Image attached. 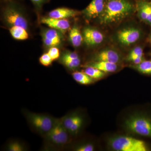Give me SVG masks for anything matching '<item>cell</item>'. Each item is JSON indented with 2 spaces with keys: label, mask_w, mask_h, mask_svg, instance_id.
<instances>
[{
  "label": "cell",
  "mask_w": 151,
  "mask_h": 151,
  "mask_svg": "<svg viewBox=\"0 0 151 151\" xmlns=\"http://www.w3.org/2000/svg\"><path fill=\"white\" fill-rule=\"evenodd\" d=\"M133 10L132 4L127 0H107L100 15V23L108 24L120 21L129 15Z\"/></svg>",
  "instance_id": "cell-1"
},
{
  "label": "cell",
  "mask_w": 151,
  "mask_h": 151,
  "mask_svg": "<svg viewBox=\"0 0 151 151\" xmlns=\"http://www.w3.org/2000/svg\"><path fill=\"white\" fill-rule=\"evenodd\" d=\"M45 150H63L69 145L72 137L63 125L60 119H57L52 129L43 137Z\"/></svg>",
  "instance_id": "cell-2"
},
{
  "label": "cell",
  "mask_w": 151,
  "mask_h": 151,
  "mask_svg": "<svg viewBox=\"0 0 151 151\" xmlns=\"http://www.w3.org/2000/svg\"><path fill=\"white\" fill-rule=\"evenodd\" d=\"M22 113L33 132L43 138L52 129L57 119L48 114L34 113L26 109Z\"/></svg>",
  "instance_id": "cell-3"
},
{
  "label": "cell",
  "mask_w": 151,
  "mask_h": 151,
  "mask_svg": "<svg viewBox=\"0 0 151 151\" xmlns=\"http://www.w3.org/2000/svg\"><path fill=\"white\" fill-rule=\"evenodd\" d=\"M3 21L10 27L19 26L26 29L28 22L21 7L14 0H7L2 11Z\"/></svg>",
  "instance_id": "cell-4"
},
{
  "label": "cell",
  "mask_w": 151,
  "mask_h": 151,
  "mask_svg": "<svg viewBox=\"0 0 151 151\" xmlns=\"http://www.w3.org/2000/svg\"><path fill=\"white\" fill-rule=\"evenodd\" d=\"M128 132L142 137L151 138V119L142 114H135L127 118L124 123Z\"/></svg>",
  "instance_id": "cell-5"
},
{
  "label": "cell",
  "mask_w": 151,
  "mask_h": 151,
  "mask_svg": "<svg viewBox=\"0 0 151 151\" xmlns=\"http://www.w3.org/2000/svg\"><path fill=\"white\" fill-rule=\"evenodd\" d=\"M108 144L111 149L117 151H147L149 150L144 141L128 136L111 138Z\"/></svg>",
  "instance_id": "cell-6"
},
{
  "label": "cell",
  "mask_w": 151,
  "mask_h": 151,
  "mask_svg": "<svg viewBox=\"0 0 151 151\" xmlns=\"http://www.w3.org/2000/svg\"><path fill=\"white\" fill-rule=\"evenodd\" d=\"M60 119L63 125L72 137L79 134L84 124V118L77 112L68 113Z\"/></svg>",
  "instance_id": "cell-7"
},
{
  "label": "cell",
  "mask_w": 151,
  "mask_h": 151,
  "mask_svg": "<svg viewBox=\"0 0 151 151\" xmlns=\"http://www.w3.org/2000/svg\"><path fill=\"white\" fill-rule=\"evenodd\" d=\"M141 32L134 27L124 29L118 33L117 38L120 43L126 45L135 43L140 38Z\"/></svg>",
  "instance_id": "cell-8"
},
{
  "label": "cell",
  "mask_w": 151,
  "mask_h": 151,
  "mask_svg": "<svg viewBox=\"0 0 151 151\" xmlns=\"http://www.w3.org/2000/svg\"><path fill=\"white\" fill-rule=\"evenodd\" d=\"M42 36L44 44L50 48L59 46L63 39L62 32L52 28L45 30Z\"/></svg>",
  "instance_id": "cell-9"
},
{
  "label": "cell",
  "mask_w": 151,
  "mask_h": 151,
  "mask_svg": "<svg viewBox=\"0 0 151 151\" xmlns=\"http://www.w3.org/2000/svg\"><path fill=\"white\" fill-rule=\"evenodd\" d=\"M105 4V0H92L82 12L86 18H94L103 13Z\"/></svg>",
  "instance_id": "cell-10"
},
{
  "label": "cell",
  "mask_w": 151,
  "mask_h": 151,
  "mask_svg": "<svg viewBox=\"0 0 151 151\" xmlns=\"http://www.w3.org/2000/svg\"><path fill=\"white\" fill-rule=\"evenodd\" d=\"M83 40L89 46L97 45L103 42L104 36L99 31L91 27H86L83 31Z\"/></svg>",
  "instance_id": "cell-11"
},
{
  "label": "cell",
  "mask_w": 151,
  "mask_h": 151,
  "mask_svg": "<svg viewBox=\"0 0 151 151\" xmlns=\"http://www.w3.org/2000/svg\"><path fill=\"white\" fill-rule=\"evenodd\" d=\"M40 22L41 23L48 26L49 27L57 30L62 33L65 32L70 27V23L66 19L45 17L42 18Z\"/></svg>",
  "instance_id": "cell-12"
},
{
  "label": "cell",
  "mask_w": 151,
  "mask_h": 151,
  "mask_svg": "<svg viewBox=\"0 0 151 151\" xmlns=\"http://www.w3.org/2000/svg\"><path fill=\"white\" fill-rule=\"evenodd\" d=\"M121 60V55L117 52L113 50L106 49L95 55L94 61H105L117 64Z\"/></svg>",
  "instance_id": "cell-13"
},
{
  "label": "cell",
  "mask_w": 151,
  "mask_h": 151,
  "mask_svg": "<svg viewBox=\"0 0 151 151\" xmlns=\"http://www.w3.org/2000/svg\"><path fill=\"white\" fill-rule=\"evenodd\" d=\"M137 9L138 17L141 20L151 26V2H139Z\"/></svg>",
  "instance_id": "cell-14"
},
{
  "label": "cell",
  "mask_w": 151,
  "mask_h": 151,
  "mask_svg": "<svg viewBox=\"0 0 151 151\" xmlns=\"http://www.w3.org/2000/svg\"><path fill=\"white\" fill-rule=\"evenodd\" d=\"M78 14L76 11L66 8H59L50 12L49 17L53 18L66 19L73 17Z\"/></svg>",
  "instance_id": "cell-15"
},
{
  "label": "cell",
  "mask_w": 151,
  "mask_h": 151,
  "mask_svg": "<svg viewBox=\"0 0 151 151\" xmlns=\"http://www.w3.org/2000/svg\"><path fill=\"white\" fill-rule=\"evenodd\" d=\"M85 66L96 68L105 73L115 72L118 68L117 63L105 61H93L86 64Z\"/></svg>",
  "instance_id": "cell-16"
},
{
  "label": "cell",
  "mask_w": 151,
  "mask_h": 151,
  "mask_svg": "<svg viewBox=\"0 0 151 151\" xmlns=\"http://www.w3.org/2000/svg\"><path fill=\"white\" fill-rule=\"evenodd\" d=\"M69 40L74 47H78L81 45L83 40V36L76 25H74L70 29L69 34Z\"/></svg>",
  "instance_id": "cell-17"
},
{
  "label": "cell",
  "mask_w": 151,
  "mask_h": 151,
  "mask_svg": "<svg viewBox=\"0 0 151 151\" xmlns=\"http://www.w3.org/2000/svg\"><path fill=\"white\" fill-rule=\"evenodd\" d=\"M9 30L13 37L17 40H25L28 38L27 30L21 27H10Z\"/></svg>",
  "instance_id": "cell-18"
},
{
  "label": "cell",
  "mask_w": 151,
  "mask_h": 151,
  "mask_svg": "<svg viewBox=\"0 0 151 151\" xmlns=\"http://www.w3.org/2000/svg\"><path fill=\"white\" fill-rule=\"evenodd\" d=\"M72 75L73 79L76 82L82 85H89L94 83V79L83 71H75L72 73Z\"/></svg>",
  "instance_id": "cell-19"
},
{
  "label": "cell",
  "mask_w": 151,
  "mask_h": 151,
  "mask_svg": "<svg viewBox=\"0 0 151 151\" xmlns=\"http://www.w3.org/2000/svg\"><path fill=\"white\" fill-rule=\"evenodd\" d=\"M27 149L24 143L17 139L9 141L5 147V150L7 151H25Z\"/></svg>",
  "instance_id": "cell-20"
},
{
  "label": "cell",
  "mask_w": 151,
  "mask_h": 151,
  "mask_svg": "<svg viewBox=\"0 0 151 151\" xmlns=\"http://www.w3.org/2000/svg\"><path fill=\"white\" fill-rule=\"evenodd\" d=\"M83 72L94 80L103 78L105 75V72L92 66H85Z\"/></svg>",
  "instance_id": "cell-21"
},
{
  "label": "cell",
  "mask_w": 151,
  "mask_h": 151,
  "mask_svg": "<svg viewBox=\"0 0 151 151\" xmlns=\"http://www.w3.org/2000/svg\"><path fill=\"white\" fill-rule=\"evenodd\" d=\"M133 68L143 74L151 75V60H144L141 63L133 65Z\"/></svg>",
  "instance_id": "cell-22"
},
{
  "label": "cell",
  "mask_w": 151,
  "mask_h": 151,
  "mask_svg": "<svg viewBox=\"0 0 151 151\" xmlns=\"http://www.w3.org/2000/svg\"><path fill=\"white\" fill-rule=\"evenodd\" d=\"M63 65L70 70H74L79 67L81 64V60L78 59H60Z\"/></svg>",
  "instance_id": "cell-23"
},
{
  "label": "cell",
  "mask_w": 151,
  "mask_h": 151,
  "mask_svg": "<svg viewBox=\"0 0 151 151\" xmlns=\"http://www.w3.org/2000/svg\"><path fill=\"white\" fill-rule=\"evenodd\" d=\"M143 55L144 54L142 49L140 47H137L130 52L127 56V60L128 61L131 62L134 58L138 57L143 56Z\"/></svg>",
  "instance_id": "cell-24"
},
{
  "label": "cell",
  "mask_w": 151,
  "mask_h": 151,
  "mask_svg": "<svg viewBox=\"0 0 151 151\" xmlns=\"http://www.w3.org/2000/svg\"><path fill=\"white\" fill-rule=\"evenodd\" d=\"M95 147L92 143L87 142L80 144L75 146L73 148L74 151H93L94 150Z\"/></svg>",
  "instance_id": "cell-25"
},
{
  "label": "cell",
  "mask_w": 151,
  "mask_h": 151,
  "mask_svg": "<svg viewBox=\"0 0 151 151\" xmlns=\"http://www.w3.org/2000/svg\"><path fill=\"white\" fill-rule=\"evenodd\" d=\"M53 61L47 52L42 55L39 58V62L41 64L46 67L51 65Z\"/></svg>",
  "instance_id": "cell-26"
},
{
  "label": "cell",
  "mask_w": 151,
  "mask_h": 151,
  "mask_svg": "<svg viewBox=\"0 0 151 151\" xmlns=\"http://www.w3.org/2000/svg\"><path fill=\"white\" fill-rule=\"evenodd\" d=\"M47 53L53 61L58 59L60 57V52L59 49L56 47H52L49 49Z\"/></svg>",
  "instance_id": "cell-27"
},
{
  "label": "cell",
  "mask_w": 151,
  "mask_h": 151,
  "mask_svg": "<svg viewBox=\"0 0 151 151\" xmlns=\"http://www.w3.org/2000/svg\"><path fill=\"white\" fill-rule=\"evenodd\" d=\"M35 7L38 10H40L42 8V6L45 3L47 2L49 0H30Z\"/></svg>",
  "instance_id": "cell-28"
},
{
  "label": "cell",
  "mask_w": 151,
  "mask_h": 151,
  "mask_svg": "<svg viewBox=\"0 0 151 151\" xmlns=\"http://www.w3.org/2000/svg\"><path fill=\"white\" fill-rule=\"evenodd\" d=\"M150 38V42H151V34L150 35V38Z\"/></svg>",
  "instance_id": "cell-29"
},
{
  "label": "cell",
  "mask_w": 151,
  "mask_h": 151,
  "mask_svg": "<svg viewBox=\"0 0 151 151\" xmlns=\"http://www.w3.org/2000/svg\"><path fill=\"white\" fill-rule=\"evenodd\" d=\"M5 1H7V0H5Z\"/></svg>",
  "instance_id": "cell-30"
}]
</instances>
